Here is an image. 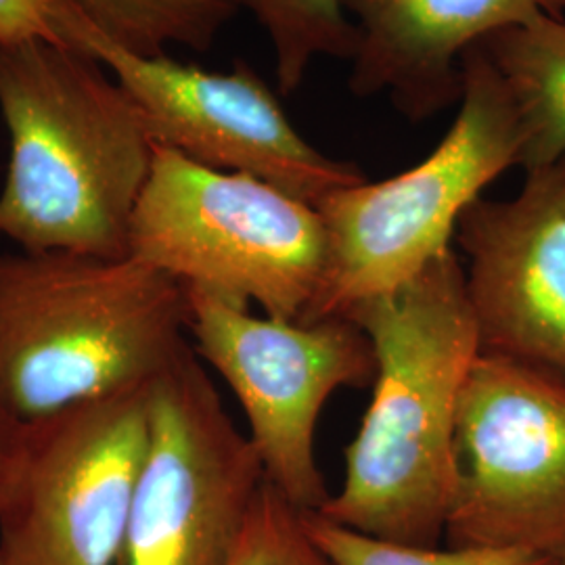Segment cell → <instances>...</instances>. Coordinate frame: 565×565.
<instances>
[{"mask_svg": "<svg viewBox=\"0 0 565 565\" xmlns=\"http://www.w3.org/2000/svg\"><path fill=\"white\" fill-rule=\"evenodd\" d=\"M448 546L565 555V377L480 352L452 436Z\"/></svg>", "mask_w": 565, "mask_h": 565, "instance_id": "cell-6", "label": "cell"}, {"mask_svg": "<svg viewBox=\"0 0 565 565\" xmlns=\"http://www.w3.org/2000/svg\"><path fill=\"white\" fill-rule=\"evenodd\" d=\"M189 300L151 264L70 252L0 256V403L30 424L145 390L189 352Z\"/></svg>", "mask_w": 565, "mask_h": 565, "instance_id": "cell-3", "label": "cell"}, {"mask_svg": "<svg viewBox=\"0 0 565 565\" xmlns=\"http://www.w3.org/2000/svg\"><path fill=\"white\" fill-rule=\"evenodd\" d=\"M562 565H565V555L562 557Z\"/></svg>", "mask_w": 565, "mask_h": 565, "instance_id": "cell-21", "label": "cell"}, {"mask_svg": "<svg viewBox=\"0 0 565 565\" xmlns=\"http://www.w3.org/2000/svg\"><path fill=\"white\" fill-rule=\"evenodd\" d=\"M231 565H335L306 532L302 509L264 480L243 524Z\"/></svg>", "mask_w": 565, "mask_h": 565, "instance_id": "cell-17", "label": "cell"}, {"mask_svg": "<svg viewBox=\"0 0 565 565\" xmlns=\"http://www.w3.org/2000/svg\"><path fill=\"white\" fill-rule=\"evenodd\" d=\"M103 36L142 55H166L170 44L207 51L237 15L233 0H65Z\"/></svg>", "mask_w": 565, "mask_h": 565, "instance_id": "cell-14", "label": "cell"}, {"mask_svg": "<svg viewBox=\"0 0 565 565\" xmlns=\"http://www.w3.org/2000/svg\"><path fill=\"white\" fill-rule=\"evenodd\" d=\"M184 291L195 352L242 403L266 482L298 509L319 511L331 494L315 457L317 422L335 390L375 382L369 335L342 315L285 323L200 289Z\"/></svg>", "mask_w": 565, "mask_h": 565, "instance_id": "cell-9", "label": "cell"}, {"mask_svg": "<svg viewBox=\"0 0 565 565\" xmlns=\"http://www.w3.org/2000/svg\"><path fill=\"white\" fill-rule=\"evenodd\" d=\"M0 565H9V562H7L4 555H2V551H0Z\"/></svg>", "mask_w": 565, "mask_h": 565, "instance_id": "cell-20", "label": "cell"}, {"mask_svg": "<svg viewBox=\"0 0 565 565\" xmlns=\"http://www.w3.org/2000/svg\"><path fill=\"white\" fill-rule=\"evenodd\" d=\"M21 429L23 424H20L7 408L4 404L0 403V478L4 476L7 467L11 463L18 445H20Z\"/></svg>", "mask_w": 565, "mask_h": 565, "instance_id": "cell-19", "label": "cell"}, {"mask_svg": "<svg viewBox=\"0 0 565 565\" xmlns=\"http://www.w3.org/2000/svg\"><path fill=\"white\" fill-rule=\"evenodd\" d=\"M505 82L522 126L527 170L565 156V20L539 13L478 42Z\"/></svg>", "mask_w": 565, "mask_h": 565, "instance_id": "cell-13", "label": "cell"}, {"mask_svg": "<svg viewBox=\"0 0 565 565\" xmlns=\"http://www.w3.org/2000/svg\"><path fill=\"white\" fill-rule=\"evenodd\" d=\"M461 109L424 162L317 203L329 242L323 319L394 291L446 254L465 210L522 158L513 99L484 51L461 57Z\"/></svg>", "mask_w": 565, "mask_h": 565, "instance_id": "cell-5", "label": "cell"}, {"mask_svg": "<svg viewBox=\"0 0 565 565\" xmlns=\"http://www.w3.org/2000/svg\"><path fill=\"white\" fill-rule=\"evenodd\" d=\"M306 532L335 565H562L559 557L513 546H413L390 543L302 511Z\"/></svg>", "mask_w": 565, "mask_h": 565, "instance_id": "cell-16", "label": "cell"}, {"mask_svg": "<svg viewBox=\"0 0 565 565\" xmlns=\"http://www.w3.org/2000/svg\"><path fill=\"white\" fill-rule=\"evenodd\" d=\"M264 480L191 348L149 385V446L118 565H231Z\"/></svg>", "mask_w": 565, "mask_h": 565, "instance_id": "cell-10", "label": "cell"}, {"mask_svg": "<svg viewBox=\"0 0 565 565\" xmlns=\"http://www.w3.org/2000/svg\"><path fill=\"white\" fill-rule=\"evenodd\" d=\"M356 25L350 90L387 93L404 118L427 120L463 95L465 51L539 13L565 20V0H343Z\"/></svg>", "mask_w": 565, "mask_h": 565, "instance_id": "cell-12", "label": "cell"}, {"mask_svg": "<svg viewBox=\"0 0 565 565\" xmlns=\"http://www.w3.org/2000/svg\"><path fill=\"white\" fill-rule=\"evenodd\" d=\"M149 446V387L23 424L0 478L9 565H118Z\"/></svg>", "mask_w": 565, "mask_h": 565, "instance_id": "cell-8", "label": "cell"}, {"mask_svg": "<svg viewBox=\"0 0 565 565\" xmlns=\"http://www.w3.org/2000/svg\"><path fill=\"white\" fill-rule=\"evenodd\" d=\"M130 256L182 287L285 323L323 319L329 242L319 210L268 182L156 147Z\"/></svg>", "mask_w": 565, "mask_h": 565, "instance_id": "cell-4", "label": "cell"}, {"mask_svg": "<svg viewBox=\"0 0 565 565\" xmlns=\"http://www.w3.org/2000/svg\"><path fill=\"white\" fill-rule=\"evenodd\" d=\"M455 237L482 352L565 377V156L511 200H476Z\"/></svg>", "mask_w": 565, "mask_h": 565, "instance_id": "cell-11", "label": "cell"}, {"mask_svg": "<svg viewBox=\"0 0 565 565\" xmlns=\"http://www.w3.org/2000/svg\"><path fill=\"white\" fill-rule=\"evenodd\" d=\"M247 9L273 42L282 95L300 88L317 57L352 60L356 25L343 0H233Z\"/></svg>", "mask_w": 565, "mask_h": 565, "instance_id": "cell-15", "label": "cell"}, {"mask_svg": "<svg viewBox=\"0 0 565 565\" xmlns=\"http://www.w3.org/2000/svg\"><path fill=\"white\" fill-rule=\"evenodd\" d=\"M51 23L57 41L116 74L156 147L212 170L249 174L315 207L333 191L366 181L356 163L327 158L306 141L247 63L207 72L168 55H135L65 0H55Z\"/></svg>", "mask_w": 565, "mask_h": 565, "instance_id": "cell-7", "label": "cell"}, {"mask_svg": "<svg viewBox=\"0 0 565 565\" xmlns=\"http://www.w3.org/2000/svg\"><path fill=\"white\" fill-rule=\"evenodd\" d=\"M53 4L55 0H0V42L57 41L51 23Z\"/></svg>", "mask_w": 565, "mask_h": 565, "instance_id": "cell-18", "label": "cell"}, {"mask_svg": "<svg viewBox=\"0 0 565 565\" xmlns=\"http://www.w3.org/2000/svg\"><path fill=\"white\" fill-rule=\"evenodd\" d=\"M342 317L363 327L377 375L345 448V480L317 513L366 536L413 546L445 539L455 415L482 352L465 266L448 249L394 291Z\"/></svg>", "mask_w": 565, "mask_h": 565, "instance_id": "cell-1", "label": "cell"}, {"mask_svg": "<svg viewBox=\"0 0 565 565\" xmlns=\"http://www.w3.org/2000/svg\"><path fill=\"white\" fill-rule=\"evenodd\" d=\"M0 237L23 252L128 258L156 145L120 84L65 42H0Z\"/></svg>", "mask_w": 565, "mask_h": 565, "instance_id": "cell-2", "label": "cell"}]
</instances>
